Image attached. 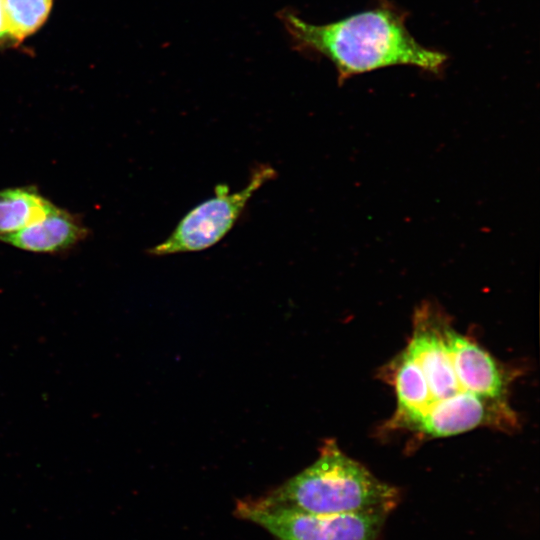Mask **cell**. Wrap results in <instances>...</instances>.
Returning a JSON list of instances; mask_svg holds the SVG:
<instances>
[{
	"label": "cell",
	"instance_id": "1",
	"mask_svg": "<svg viewBox=\"0 0 540 540\" xmlns=\"http://www.w3.org/2000/svg\"><path fill=\"white\" fill-rule=\"evenodd\" d=\"M379 376L396 394L395 413L384 425L389 432L430 440L484 427L511 431L518 425L509 403L516 374L456 330L434 303L418 307L410 340Z\"/></svg>",
	"mask_w": 540,
	"mask_h": 540
},
{
	"label": "cell",
	"instance_id": "2",
	"mask_svg": "<svg viewBox=\"0 0 540 540\" xmlns=\"http://www.w3.org/2000/svg\"><path fill=\"white\" fill-rule=\"evenodd\" d=\"M296 48L329 59L339 84L377 69L407 65L437 74L447 55L421 45L408 31L402 11L388 1L344 19L312 24L291 12L281 16Z\"/></svg>",
	"mask_w": 540,
	"mask_h": 540
},
{
	"label": "cell",
	"instance_id": "3",
	"mask_svg": "<svg viewBox=\"0 0 540 540\" xmlns=\"http://www.w3.org/2000/svg\"><path fill=\"white\" fill-rule=\"evenodd\" d=\"M267 502L314 514H387L399 491L345 454L333 439L320 447L316 461L269 495Z\"/></svg>",
	"mask_w": 540,
	"mask_h": 540
},
{
	"label": "cell",
	"instance_id": "4",
	"mask_svg": "<svg viewBox=\"0 0 540 540\" xmlns=\"http://www.w3.org/2000/svg\"><path fill=\"white\" fill-rule=\"evenodd\" d=\"M276 171L268 165L253 170L247 185L230 192L228 185L215 187V195L192 208L179 221L171 234L149 250L154 256L198 252L208 249L232 229L250 198L265 183L274 179Z\"/></svg>",
	"mask_w": 540,
	"mask_h": 540
},
{
	"label": "cell",
	"instance_id": "5",
	"mask_svg": "<svg viewBox=\"0 0 540 540\" xmlns=\"http://www.w3.org/2000/svg\"><path fill=\"white\" fill-rule=\"evenodd\" d=\"M236 513L277 540H375L386 518L366 513L314 514L271 504L264 498L239 502Z\"/></svg>",
	"mask_w": 540,
	"mask_h": 540
},
{
	"label": "cell",
	"instance_id": "6",
	"mask_svg": "<svg viewBox=\"0 0 540 540\" xmlns=\"http://www.w3.org/2000/svg\"><path fill=\"white\" fill-rule=\"evenodd\" d=\"M88 233L80 217L54 206L43 220L0 237V241L30 252L58 253L73 248Z\"/></svg>",
	"mask_w": 540,
	"mask_h": 540
},
{
	"label": "cell",
	"instance_id": "7",
	"mask_svg": "<svg viewBox=\"0 0 540 540\" xmlns=\"http://www.w3.org/2000/svg\"><path fill=\"white\" fill-rule=\"evenodd\" d=\"M55 205L35 187L0 191V237L13 234L43 220Z\"/></svg>",
	"mask_w": 540,
	"mask_h": 540
},
{
	"label": "cell",
	"instance_id": "8",
	"mask_svg": "<svg viewBox=\"0 0 540 540\" xmlns=\"http://www.w3.org/2000/svg\"><path fill=\"white\" fill-rule=\"evenodd\" d=\"M53 0H1L9 40L22 41L47 20Z\"/></svg>",
	"mask_w": 540,
	"mask_h": 540
},
{
	"label": "cell",
	"instance_id": "9",
	"mask_svg": "<svg viewBox=\"0 0 540 540\" xmlns=\"http://www.w3.org/2000/svg\"><path fill=\"white\" fill-rule=\"evenodd\" d=\"M6 40H9V37L7 35L6 29L4 26L2 9H1V0H0V44L4 43Z\"/></svg>",
	"mask_w": 540,
	"mask_h": 540
}]
</instances>
